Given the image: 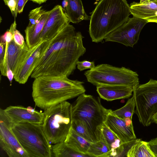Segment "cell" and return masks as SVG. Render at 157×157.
Listing matches in <instances>:
<instances>
[{
    "label": "cell",
    "mask_w": 157,
    "mask_h": 157,
    "mask_svg": "<svg viewBox=\"0 0 157 157\" xmlns=\"http://www.w3.org/2000/svg\"><path fill=\"white\" fill-rule=\"evenodd\" d=\"M81 33L70 24L49 41L36 64L31 77H68L76 69L79 58L86 52Z\"/></svg>",
    "instance_id": "1"
},
{
    "label": "cell",
    "mask_w": 157,
    "mask_h": 157,
    "mask_svg": "<svg viewBox=\"0 0 157 157\" xmlns=\"http://www.w3.org/2000/svg\"><path fill=\"white\" fill-rule=\"evenodd\" d=\"M83 83L66 76H40L33 82L32 96L36 106L44 110L84 93Z\"/></svg>",
    "instance_id": "2"
},
{
    "label": "cell",
    "mask_w": 157,
    "mask_h": 157,
    "mask_svg": "<svg viewBox=\"0 0 157 157\" xmlns=\"http://www.w3.org/2000/svg\"><path fill=\"white\" fill-rule=\"evenodd\" d=\"M130 14L127 0H100L90 18L89 32L92 41H102L126 23Z\"/></svg>",
    "instance_id": "3"
},
{
    "label": "cell",
    "mask_w": 157,
    "mask_h": 157,
    "mask_svg": "<svg viewBox=\"0 0 157 157\" xmlns=\"http://www.w3.org/2000/svg\"><path fill=\"white\" fill-rule=\"evenodd\" d=\"M112 111L102 105L99 97L84 93L71 104V120L81 121L95 142L101 140L102 126Z\"/></svg>",
    "instance_id": "4"
},
{
    "label": "cell",
    "mask_w": 157,
    "mask_h": 157,
    "mask_svg": "<svg viewBox=\"0 0 157 157\" xmlns=\"http://www.w3.org/2000/svg\"><path fill=\"white\" fill-rule=\"evenodd\" d=\"M11 129L29 157H51L52 147L42 124L28 123L12 124Z\"/></svg>",
    "instance_id": "5"
},
{
    "label": "cell",
    "mask_w": 157,
    "mask_h": 157,
    "mask_svg": "<svg viewBox=\"0 0 157 157\" xmlns=\"http://www.w3.org/2000/svg\"><path fill=\"white\" fill-rule=\"evenodd\" d=\"M71 105L66 101L44 110L42 128L52 144L64 141L69 133L72 124Z\"/></svg>",
    "instance_id": "6"
},
{
    "label": "cell",
    "mask_w": 157,
    "mask_h": 157,
    "mask_svg": "<svg viewBox=\"0 0 157 157\" xmlns=\"http://www.w3.org/2000/svg\"><path fill=\"white\" fill-rule=\"evenodd\" d=\"M87 81L94 85H124L133 87L139 84V75L124 67L102 64L85 72Z\"/></svg>",
    "instance_id": "7"
},
{
    "label": "cell",
    "mask_w": 157,
    "mask_h": 157,
    "mask_svg": "<svg viewBox=\"0 0 157 157\" xmlns=\"http://www.w3.org/2000/svg\"><path fill=\"white\" fill-rule=\"evenodd\" d=\"M135 113L144 126H149L157 112V80L150 79L147 82L133 87Z\"/></svg>",
    "instance_id": "8"
},
{
    "label": "cell",
    "mask_w": 157,
    "mask_h": 157,
    "mask_svg": "<svg viewBox=\"0 0 157 157\" xmlns=\"http://www.w3.org/2000/svg\"><path fill=\"white\" fill-rule=\"evenodd\" d=\"M146 20L133 17L111 33L105 39V42H117L126 46L133 47L139 39L141 30L148 23Z\"/></svg>",
    "instance_id": "9"
},
{
    "label": "cell",
    "mask_w": 157,
    "mask_h": 157,
    "mask_svg": "<svg viewBox=\"0 0 157 157\" xmlns=\"http://www.w3.org/2000/svg\"><path fill=\"white\" fill-rule=\"evenodd\" d=\"M11 123L3 109L0 110V142L1 147L10 157H29L12 132Z\"/></svg>",
    "instance_id": "10"
},
{
    "label": "cell",
    "mask_w": 157,
    "mask_h": 157,
    "mask_svg": "<svg viewBox=\"0 0 157 157\" xmlns=\"http://www.w3.org/2000/svg\"><path fill=\"white\" fill-rule=\"evenodd\" d=\"M49 41L41 40L38 44L29 48L25 59L14 75L15 81L21 84L26 83L31 76L40 57L48 47Z\"/></svg>",
    "instance_id": "11"
},
{
    "label": "cell",
    "mask_w": 157,
    "mask_h": 157,
    "mask_svg": "<svg viewBox=\"0 0 157 157\" xmlns=\"http://www.w3.org/2000/svg\"><path fill=\"white\" fill-rule=\"evenodd\" d=\"M70 22L62 7L56 6L51 10L40 34V40L50 41Z\"/></svg>",
    "instance_id": "12"
},
{
    "label": "cell",
    "mask_w": 157,
    "mask_h": 157,
    "mask_svg": "<svg viewBox=\"0 0 157 157\" xmlns=\"http://www.w3.org/2000/svg\"><path fill=\"white\" fill-rule=\"evenodd\" d=\"M3 111L12 124L28 123L42 124L43 122L44 113L37 111L30 106H10Z\"/></svg>",
    "instance_id": "13"
},
{
    "label": "cell",
    "mask_w": 157,
    "mask_h": 157,
    "mask_svg": "<svg viewBox=\"0 0 157 157\" xmlns=\"http://www.w3.org/2000/svg\"><path fill=\"white\" fill-rule=\"evenodd\" d=\"M29 48L26 42L22 46L17 44L13 39L9 43L6 42L5 55L3 63H6L14 75L23 62Z\"/></svg>",
    "instance_id": "14"
},
{
    "label": "cell",
    "mask_w": 157,
    "mask_h": 157,
    "mask_svg": "<svg viewBox=\"0 0 157 157\" xmlns=\"http://www.w3.org/2000/svg\"><path fill=\"white\" fill-rule=\"evenodd\" d=\"M104 123L120 139L121 143L136 138L133 126H128L123 119L110 113Z\"/></svg>",
    "instance_id": "15"
},
{
    "label": "cell",
    "mask_w": 157,
    "mask_h": 157,
    "mask_svg": "<svg viewBox=\"0 0 157 157\" xmlns=\"http://www.w3.org/2000/svg\"><path fill=\"white\" fill-rule=\"evenodd\" d=\"M129 6L131 14L133 17L145 20L148 23H157V0L134 2Z\"/></svg>",
    "instance_id": "16"
},
{
    "label": "cell",
    "mask_w": 157,
    "mask_h": 157,
    "mask_svg": "<svg viewBox=\"0 0 157 157\" xmlns=\"http://www.w3.org/2000/svg\"><path fill=\"white\" fill-rule=\"evenodd\" d=\"M133 87L124 85H101L96 86L100 98L107 101L126 98L132 94Z\"/></svg>",
    "instance_id": "17"
},
{
    "label": "cell",
    "mask_w": 157,
    "mask_h": 157,
    "mask_svg": "<svg viewBox=\"0 0 157 157\" xmlns=\"http://www.w3.org/2000/svg\"><path fill=\"white\" fill-rule=\"evenodd\" d=\"M62 5L70 22L77 24L83 20H90L81 0H63Z\"/></svg>",
    "instance_id": "18"
},
{
    "label": "cell",
    "mask_w": 157,
    "mask_h": 157,
    "mask_svg": "<svg viewBox=\"0 0 157 157\" xmlns=\"http://www.w3.org/2000/svg\"><path fill=\"white\" fill-rule=\"evenodd\" d=\"M51 10L46 11L41 16L39 22L35 25L27 26L25 30L26 43L29 48L35 46L41 40L40 35Z\"/></svg>",
    "instance_id": "19"
},
{
    "label": "cell",
    "mask_w": 157,
    "mask_h": 157,
    "mask_svg": "<svg viewBox=\"0 0 157 157\" xmlns=\"http://www.w3.org/2000/svg\"><path fill=\"white\" fill-rule=\"evenodd\" d=\"M64 142L68 146L75 151L88 155L87 152L91 143L78 134L72 127Z\"/></svg>",
    "instance_id": "20"
},
{
    "label": "cell",
    "mask_w": 157,
    "mask_h": 157,
    "mask_svg": "<svg viewBox=\"0 0 157 157\" xmlns=\"http://www.w3.org/2000/svg\"><path fill=\"white\" fill-rule=\"evenodd\" d=\"M127 157H155L148 142L140 140L134 144L128 151Z\"/></svg>",
    "instance_id": "21"
},
{
    "label": "cell",
    "mask_w": 157,
    "mask_h": 157,
    "mask_svg": "<svg viewBox=\"0 0 157 157\" xmlns=\"http://www.w3.org/2000/svg\"><path fill=\"white\" fill-rule=\"evenodd\" d=\"M52 150L53 156L56 157H90L75 151L64 141L54 144L52 147Z\"/></svg>",
    "instance_id": "22"
},
{
    "label": "cell",
    "mask_w": 157,
    "mask_h": 157,
    "mask_svg": "<svg viewBox=\"0 0 157 157\" xmlns=\"http://www.w3.org/2000/svg\"><path fill=\"white\" fill-rule=\"evenodd\" d=\"M111 150L102 139L91 143L87 154L90 157H111Z\"/></svg>",
    "instance_id": "23"
},
{
    "label": "cell",
    "mask_w": 157,
    "mask_h": 157,
    "mask_svg": "<svg viewBox=\"0 0 157 157\" xmlns=\"http://www.w3.org/2000/svg\"><path fill=\"white\" fill-rule=\"evenodd\" d=\"M135 100L132 96L128 99L124 105L116 110H112L110 113L122 119L129 117L132 119L135 113Z\"/></svg>",
    "instance_id": "24"
},
{
    "label": "cell",
    "mask_w": 157,
    "mask_h": 157,
    "mask_svg": "<svg viewBox=\"0 0 157 157\" xmlns=\"http://www.w3.org/2000/svg\"><path fill=\"white\" fill-rule=\"evenodd\" d=\"M71 127L80 136L90 143H95L94 140L83 124L78 120L72 121Z\"/></svg>",
    "instance_id": "25"
},
{
    "label": "cell",
    "mask_w": 157,
    "mask_h": 157,
    "mask_svg": "<svg viewBox=\"0 0 157 157\" xmlns=\"http://www.w3.org/2000/svg\"><path fill=\"white\" fill-rule=\"evenodd\" d=\"M118 138L117 136L104 123L101 127V139H102L105 142L110 149L111 145Z\"/></svg>",
    "instance_id": "26"
},
{
    "label": "cell",
    "mask_w": 157,
    "mask_h": 157,
    "mask_svg": "<svg viewBox=\"0 0 157 157\" xmlns=\"http://www.w3.org/2000/svg\"><path fill=\"white\" fill-rule=\"evenodd\" d=\"M42 7H37L30 11L29 15V22L28 26H33L39 22L42 15L46 11Z\"/></svg>",
    "instance_id": "27"
},
{
    "label": "cell",
    "mask_w": 157,
    "mask_h": 157,
    "mask_svg": "<svg viewBox=\"0 0 157 157\" xmlns=\"http://www.w3.org/2000/svg\"><path fill=\"white\" fill-rule=\"evenodd\" d=\"M141 139H136L128 142L121 143L119 147L117 150V157H126L127 153L131 147L135 143Z\"/></svg>",
    "instance_id": "28"
},
{
    "label": "cell",
    "mask_w": 157,
    "mask_h": 157,
    "mask_svg": "<svg viewBox=\"0 0 157 157\" xmlns=\"http://www.w3.org/2000/svg\"><path fill=\"white\" fill-rule=\"evenodd\" d=\"M77 68L80 71L84 70L92 69L95 67L94 62H90L87 60L82 61H78L77 63Z\"/></svg>",
    "instance_id": "29"
},
{
    "label": "cell",
    "mask_w": 157,
    "mask_h": 157,
    "mask_svg": "<svg viewBox=\"0 0 157 157\" xmlns=\"http://www.w3.org/2000/svg\"><path fill=\"white\" fill-rule=\"evenodd\" d=\"M5 4L10 9L12 16L16 17L17 13V0H3Z\"/></svg>",
    "instance_id": "30"
},
{
    "label": "cell",
    "mask_w": 157,
    "mask_h": 157,
    "mask_svg": "<svg viewBox=\"0 0 157 157\" xmlns=\"http://www.w3.org/2000/svg\"><path fill=\"white\" fill-rule=\"evenodd\" d=\"M13 39L17 44L21 46L24 45L25 42L23 36L16 29L13 33Z\"/></svg>",
    "instance_id": "31"
},
{
    "label": "cell",
    "mask_w": 157,
    "mask_h": 157,
    "mask_svg": "<svg viewBox=\"0 0 157 157\" xmlns=\"http://www.w3.org/2000/svg\"><path fill=\"white\" fill-rule=\"evenodd\" d=\"M148 143L155 157H157V137L151 139Z\"/></svg>",
    "instance_id": "32"
},
{
    "label": "cell",
    "mask_w": 157,
    "mask_h": 157,
    "mask_svg": "<svg viewBox=\"0 0 157 157\" xmlns=\"http://www.w3.org/2000/svg\"><path fill=\"white\" fill-rule=\"evenodd\" d=\"M29 0H17V11L18 13L22 12L24 7L27 1Z\"/></svg>",
    "instance_id": "33"
},
{
    "label": "cell",
    "mask_w": 157,
    "mask_h": 157,
    "mask_svg": "<svg viewBox=\"0 0 157 157\" xmlns=\"http://www.w3.org/2000/svg\"><path fill=\"white\" fill-rule=\"evenodd\" d=\"M14 74L8 65H7L6 77L10 81V85L11 84L13 78H14Z\"/></svg>",
    "instance_id": "34"
},
{
    "label": "cell",
    "mask_w": 157,
    "mask_h": 157,
    "mask_svg": "<svg viewBox=\"0 0 157 157\" xmlns=\"http://www.w3.org/2000/svg\"><path fill=\"white\" fill-rule=\"evenodd\" d=\"M30 0L33 2L40 4L43 3L45 2L48 0Z\"/></svg>",
    "instance_id": "35"
},
{
    "label": "cell",
    "mask_w": 157,
    "mask_h": 157,
    "mask_svg": "<svg viewBox=\"0 0 157 157\" xmlns=\"http://www.w3.org/2000/svg\"><path fill=\"white\" fill-rule=\"evenodd\" d=\"M147 0H140V2H145V1H146Z\"/></svg>",
    "instance_id": "36"
},
{
    "label": "cell",
    "mask_w": 157,
    "mask_h": 157,
    "mask_svg": "<svg viewBox=\"0 0 157 157\" xmlns=\"http://www.w3.org/2000/svg\"><path fill=\"white\" fill-rule=\"evenodd\" d=\"M149 1H156L157 0H149Z\"/></svg>",
    "instance_id": "37"
}]
</instances>
